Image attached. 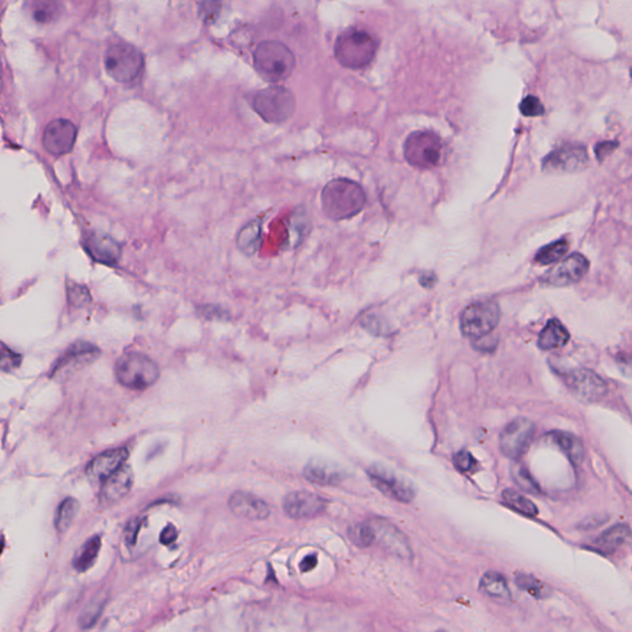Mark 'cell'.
<instances>
[{
	"label": "cell",
	"mask_w": 632,
	"mask_h": 632,
	"mask_svg": "<svg viewBox=\"0 0 632 632\" xmlns=\"http://www.w3.org/2000/svg\"><path fill=\"white\" fill-rule=\"evenodd\" d=\"M365 206V193L355 180H330L321 191V209L334 221L346 220L360 214Z\"/></svg>",
	"instance_id": "1"
},
{
	"label": "cell",
	"mask_w": 632,
	"mask_h": 632,
	"mask_svg": "<svg viewBox=\"0 0 632 632\" xmlns=\"http://www.w3.org/2000/svg\"><path fill=\"white\" fill-rule=\"evenodd\" d=\"M253 63L264 81L278 83L285 81L293 73L295 57L282 42L264 41L253 52Z\"/></svg>",
	"instance_id": "2"
},
{
	"label": "cell",
	"mask_w": 632,
	"mask_h": 632,
	"mask_svg": "<svg viewBox=\"0 0 632 632\" xmlns=\"http://www.w3.org/2000/svg\"><path fill=\"white\" fill-rule=\"evenodd\" d=\"M378 42L368 32L350 29L342 32L335 43V56L339 65L361 69L373 61Z\"/></svg>",
	"instance_id": "3"
},
{
	"label": "cell",
	"mask_w": 632,
	"mask_h": 632,
	"mask_svg": "<svg viewBox=\"0 0 632 632\" xmlns=\"http://www.w3.org/2000/svg\"><path fill=\"white\" fill-rule=\"evenodd\" d=\"M119 383L126 388L142 391L154 386L160 378V368L149 356L129 352L119 358L115 365Z\"/></svg>",
	"instance_id": "4"
},
{
	"label": "cell",
	"mask_w": 632,
	"mask_h": 632,
	"mask_svg": "<svg viewBox=\"0 0 632 632\" xmlns=\"http://www.w3.org/2000/svg\"><path fill=\"white\" fill-rule=\"evenodd\" d=\"M252 107L266 123H283L293 116L297 100L287 88L272 86L256 93Z\"/></svg>",
	"instance_id": "5"
},
{
	"label": "cell",
	"mask_w": 632,
	"mask_h": 632,
	"mask_svg": "<svg viewBox=\"0 0 632 632\" xmlns=\"http://www.w3.org/2000/svg\"><path fill=\"white\" fill-rule=\"evenodd\" d=\"M105 68L114 81L120 83L134 82L144 71V58L139 48L120 42L108 48L104 58Z\"/></svg>",
	"instance_id": "6"
},
{
	"label": "cell",
	"mask_w": 632,
	"mask_h": 632,
	"mask_svg": "<svg viewBox=\"0 0 632 632\" xmlns=\"http://www.w3.org/2000/svg\"><path fill=\"white\" fill-rule=\"evenodd\" d=\"M445 154L442 140L433 133H412L404 146V156L409 165L422 170H430L441 163Z\"/></svg>",
	"instance_id": "7"
},
{
	"label": "cell",
	"mask_w": 632,
	"mask_h": 632,
	"mask_svg": "<svg viewBox=\"0 0 632 632\" xmlns=\"http://www.w3.org/2000/svg\"><path fill=\"white\" fill-rule=\"evenodd\" d=\"M499 320L498 304L493 302L471 304L461 315V331L468 339H482L498 326Z\"/></svg>",
	"instance_id": "8"
},
{
	"label": "cell",
	"mask_w": 632,
	"mask_h": 632,
	"mask_svg": "<svg viewBox=\"0 0 632 632\" xmlns=\"http://www.w3.org/2000/svg\"><path fill=\"white\" fill-rule=\"evenodd\" d=\"M534 425L529 419L518 417L506 425L500 437V450L510 459H519L527 452L534 440Z\"/></svg>",
	"instance_id": "9"
},
{
	"label": "cell",
	"mask_w": 632,
	"mask_h": 632,
	"mask_svg": "<svg viewBox=\"0 0 632 632\" xmlns=\"http://www.w3.org/2000/svg\"><path fill=\"white\" fill-rule=\"evenodd\" d=\"M368 476L375 487L382 493L401 503H410L415 498V488L412 482L401 474L381 464H373L368 469Z\"/></svg>",
	"instance_id": "10"
},
{
	"label": "cell",
	"mask_w": 632,
	"mask_h": 632,
	"mask_svg": "<svg viewBox=\"0 0 632 632\" xmlns=\"http://www.w3.org/2000/svg\"><path fill=\"white\" fill-rule=\"evenodd\" d=\"M542 163V170L546 172L574 173L586 168L588 154L581 144H565L552 151Z\"/></svg>",
	"instance_id": "11"
},
{
	"label": "cell",
	"mask_w": 632,
	"mask_h": 632,
	"mask_svg": "<svg viewBox=\"0 0 632 632\" xmlns=\"http://www.w3.org/2000/svg\"><path fill=\"white\" fill-rule=\"evenodd\" d=\"M565 379L572 394L579 401L594 403L602 401L607 394V383L593 370H573L565 375Z\"/></svg>",
	"instance_id": "12"
},
{
	"label": "cell",
	"mask_w": 632,
	"mask_h": 632,
	"mask_svg": "<svg viewBox=\"0 0 632 632\" xmlns=\"http://www.w3.org/2000/svg\"><path fill=\"white\" fill-rule=\"evenodd\" d=\"M589 269V261L581 253H573L557 263L542 277V283L552 287H567L578 283Z\"/></svg>",
	"instance_id": "13"
},
{
	"label": "cell",
	"mask_w": 632,
	"mask_h": 632,
	"mask_svg": "<svg viewBox=\"0 0 632 632\" xmlns=\"http://www.w3.org/2000/svg\"><path fill=\"white\" fill-rule=\"evenodd\" d=\"M76 140V125L67 119H57L47 125L42 142L48 154L63 156L72 151Z\"/></svg>",
	"instance_id": "14"
},
{
	"label": "cell",
	"mask_w": 632,
	"mask_h": 632,
	"mask_svg": "<svg viewBox=\"0 0 632 632\" xmlns=\"http://www.w3.org/2000/svg\"><path fill=\"white\" fill-rule=\"evenodd\" d=\"M370 524L375 532V541H378L384 550L398 556L401 560L412 558V551L409 545V541L396 525L391 524L388 520L379 518L370 520Z\"/></svg>",
	"instance_id": "15"
},
{
	"label": "cell",
	"mask_w": 632,
	"mask_h": 632,
	"mask_svg": "<svg viewBox=\"0 0 632 632\" xmlns=\"http://www.w3.org/2000/svg\"><path fill=\"white\" fill-rule=\"evenodd\" d=\"M326 500L307 490L289 493L284 498V511L293 519H308L323 514L326 509Z\"/></svg>",
	"instance_id": "16"
},
{
	"label": "cell",
	"mask_w": 632,
	"mask_h": 632,
	"mask_svg": "<svg viewBox=\"0 0 632 632\" xmlns=\"http://www.w3.org/2000/svg\"><path fill=\"white\" fill-rule=\"evenodd\" d=\"M129 457V451L126 448H114L100 453L93 458L92 462L88 464L87 473L90 478L102 482L110 477L119 468L125 464Z\"/></svg>",
	"instance_id": "17"
},
{
	"label": "cell",
	"mask_w": 632,
	"mask_h": 632,
	"mask_svg": "<svg viewBox=\"0 0 632 632\" xmlns=\"http://www.w3.org/2000/svg\"><path fill=\"white\" fill-rule=\"evenodd\" d=\"M86 248L95 262L107 266L118 264L121 258V246L113 237L103 234H94L88 238Z\"/></svg>",
	"instance_id": "18"
},
{
	"label": "cell",
	"mask_w": 632,
	"mask_h": 632,
	"mask_svg": "<svg viewBox=\"0 0 632 632\" xmlns=\"http://www.w3.org/2000/svg\"><path fill=\"white\" fill-rule=\"evenodd\" d=\"M229 506L234 514L248 520H264L269 516V506L252 494L236 492L231 495Z\"/></svg>",
	"instance_id": "19"
},
{
	"label": "cell",
	"mask_w": 632,
	"mask_h": 632,
	"mask_svg": "<svg viewBox=\"0 0 632 632\" xmlns=\"http://www.w3.org/2000/svg\"><path fill=\"white\" fill-rule=\"evenodd\" d=\"M134 484V473L128 464H123L116 472L103 482L102 497L107 503H116L129 493Z\"/></svg>",
	"instance_id": "20"
},
{
	"label": "cell",
	"mask_w": 632,
	"mask_h": 632,
	"mask_svg": "<svg viewBox=\"0 0 632 632\" xmlns=\"http://www.w3.org/2000/svg\"><path fill=\"white\" fill-rule=\"evenodd\" d=\"M304 477L311 483L334 485L344 479V473L334 463L313 459L304 468Z\"/></svg>",
	"instance_id": "21"
},
{
	"label": "cell",
	"mask_w": 632,
	"mask_h": 632,
	"mask_svg": "<svg viewBox=\"0 0 632 632\" xmlns=\"http://www.w3.org/2000/svg\"><path fill=\"white\" fill-rule=\"evenodd\" d=\"M99 355H100V350L97 346L89 344V342H83V341L76 342L62 355L61 358H58L52 375L58 370L66 368L69 365H82V363L93 362Z\"/></svg>",
	"instance_id": "22"
},
{
	"label": "cell",
	"mask_w": 632,
	"mask_h": 632,
	"mask_svg": "<svg viewBox=\"0 0 632 632\" xmlns=\"http://www.w3.org/2000/svg\"><path fill=\"white\" fill-rule=\"evenodd\" d=\"M546 440L556 448H560L573 464H581L584 458V448L581 438L573 433L565 431H553L547 433Z\"/></svg>",
	"instance_id": "23"
},
{
	"label": "cell",
	"mask_w": 632,
	"mask_h": 632,
	"mask_svg": "<svg viewBox=\"0 0 632 632\" xmlns=\"http://www.w3.org/2000/svg\"><path fill=\"white\" fill-rule=\"evenodd\" d=\"M479 589L484 596H489L499 604L511 602V593L506 579L497 572H487L479 581Z\"/></svg>",
	"instance_id": "24"
},
{
	"label": "cell",
	"mask_w": 632,
	"mask_h": 632,
	"mask_svg": "<svg viewBox=\"0 0 632 632\" xmlns=\"http://www.w3.org/2000/svg\"><path fill=\"white\" fill-rule=\"evenodd\" d=\"M570 332L562 325L560 320L552 319L547 323L545 329L541 331L539 337V347L541 350H556L560 349L570 341Z\"/></svg>",
	"instance_id": "25"
},
{
	"label": "cell",
	"mask_w": 632,
	"mask_h": 632,
	"mask_svg": "<svg viewBox=\"0 0 632 632\" xmlns=\"http://www.w3.org/2000/svg\"><path fill=\"white\" fill-rule=\"evenodd\" d=\"M631 539L630 526L619 524L604 531L596 541V545L605 551H615L627 545Z\"/></svg>",
	"instance_id": "26"
},
{
	"label": "cell",
	"mask_w": 632,
	"mask_h": 632,
	"mask_svg": "<svg viewBox=\"0 0 632 632\" xmlns=\"http://www.w3.org/2000/svg\"><path fill=\"white\" fill-rule=\"evenodd\" d=\"M261 231H262L261 221L252 220L246 224L237 235L238 250L248 256L255 255L261 245Z\"/></svg>",
	"instance_id": "27"
},
{
	"label": "cell",
	"mask_w": 632,
	"mask_h": 632,
	"mask_svg": "<svg viewBox=\"0 0 632 632\" xmlns=\"http://www.w3.org/2000/svg\"><path fill=\"white\" fill-rule=\"evenodd\" d=\"M100 549H102L100 536H93L89 540L86 541L84 545L78 550L77 555L74 556L73 560L74 568L81 573L88 571L98 558Z\"/></svg>",
	"instance_id": "28"
},
{
	"label": "cell",
	"mask_w": 632,
	"mask_h": 632,
	"mask_svg": "<svg viewBox=\"0 0 632 632\" xmlns=\"http://www.w3.org/2000/svg\"><path fill=\"white\" fill-rule=\"evenodd\" d=\"M32 16L40 24H51L56 21L61 14V3L60 0H34Z\"/></svg>",
	"instance_id": "29"
},
{
	"label": "cell",
	"mask_w": 632,
	"mask_h": 632,
	"mask_svg": "<svg viewBox=\"0 0 632 632\" xmlns=\"http://www.w3.org/2000/svg\"><path fill=\"white\" fill-rule=\"evenodd\" d=\"M568 250H570V242L565 238L552 242L550 245L541 248L534 257V262L540 266H549L552 263H557L560 258L565 257Z\"/></svg>",
	"instance_id": "30"
},
{
	"label": "cell",
	"mask_w": 632,
	"mask_h": 632,
	"mask_svg": "<svg viewBox=\"0 0 632 632\" xmlns=\"http://www.w3.org/2000/svg\"><path fill=\"white\" fill-rule=\"evenodd\" d=\"M502 497H503L504 503L520 514L526 515V516H536L539 514V509L534 505V502H531L527 497L515 492L513 489L504 490Z\"/></svg>",
	"instance_id": "31"
},
{
	"label": "cell",
	"mask_w": 632,
	"mask_h": 632,
	"mask_svg": "<svg viewBox=\"0 0 632 632\" xmlns=\"http://www.w3.org/2000/svg\"><path fill=\"white\" fill-rule=\"evenodd\" d=\"M78 508H79V504L76 499L67 498L62 502L57 510L56 520H55L58 532L63 534L71 527L73 520L76 519Z\"/></svg>",
	"instance_id": "32"
},
{
	"label": "cell",
	"mask_w": 632,
	"mask_h": 632,
	"mask_svg": "<svg viewBox=\"0 0 632 632\" xmlns=\"http://www.w3.org/2000/svg\"><path fill=\"white\" fill-rule=\"evenodd\" d=\"M516 586L536 599H546L551 596V589L544 581L527 573H520L516 576Z\"/></svg>",
	"instance_id": "33"
},
{
	"label": "cell",
	"mask_w": 632,
	"mask_h": 632,
	"mask_svg": "<svg viewBox=\"0 0 632 632\" xmlns=\"http://www.w3.org/2000/svg\"><path fill=\"white\" fill-rule=\"evenodd\" d=\"M290 222L292 242H294L293 246H298L303 241V235H308L310 227L307 210H304V208H299V210L294 211Z\"/></svg>",
	"instance_id": "34"
},
{
	"label": "cell",
	"mask_w": 632,
	"mask_h": 632,
	"mask_svg": "<svg viewBox=\"0 0 632 632\" xmlns=\"http://www.w3.org/2000/svg\"><path fill=\"white\" fill-rule=\"evenodd\" d=\"M349 536L355 545L360 547H368L375 542V532L370 523L355 525L349 531Z\"/></svg>",
	"instance_id": "35"
},
{
	"label": "cell",
	"mask_w": 632,
	"mask_h": 632,
	"mask_svg": "<svg viewBox=\"0 0 632 632\" xmlns=\"http://www.w3.org/2000/svg\"><path fill=\"white\" fill-rule=\"evenodd\" d=\"M21 363V356L0 342V370L11 372Z\"/></svg>",
	"instance_id": "36"
},
{
	"label": "cell",
	"mask_w": 632,
	"mask_h": 632,
	"mask_svg": "<svg viewBox=\"0 0 632 632\" xmlns=\"http://www.w3.org/2000/svg\"><path fill=\"white\" fill-rule=\"evenodd\" d=\"M104 603L100 602V600H97V602L89 603V605L86 607V610L83 612L82 617L79 619V624H81V626L83 628H88V627H92L97 620H98V617H100V614H102V610H103Z\"/></svg>",
	"instance_id": "37"
},
{
	"label": "cell",
	"mask_w": 632,
	"mask_h": 632,
	"mask_svg": "<svg viewBox=\"0 0 632 632\" xmlns=\"http://www.w3.org/2000/svg\"><path fill=\"white\" fill-rule=\"evenodd\" d=\"M520 112L527 118H534V116H541L545 113V108L540 102V99L536 98L534 95H529L520 104Z\"/></svg>",
	"instance_id": "38"
},
{
	"label": "cell",
	"mask_w": 632,
	"mask_h": 632,
	"mask_svg": "<svg viewBox=\"0 0 632 632\" xmlns=\"http://www.w3.org/2000/svg\"><path fill=\"white\" fill-rule=\"evenodd\" d=\"M220 0H206L201 6V18L206 24H211L215 21L216 18L220 14Z\"/></svg>",
	"instance_id": "39"
},
{
	"label": "cell",
	"mask_w": 632,
	"mask_h": 632,
	"mask_svg": "<svg viewBox=\"0 0 632 632\" xmlns=\"http://www.w3.org/2000/svg\"><path fill=\"white\" fill-rule=\"evenodd\" d=\"M514 478L516 480V483L519 484L520 487L525 489V490H527V492H539L537 484L532 479V477L530 476V473L526 471V468H515Z\"/></svg>",
	"instance_id": "40"
},
{
	"label": "cell",
	"mask_w": 632,
	"mask_h": 632,
	"mask_svg": "<svg viewBox=\"0 0 632 632\" xmlns=\"http://www.w3.org/2000/svg\"><path fill=\"white\" fill-rule=\"evenodd\" d=\"M455 466L461 471V472H472L474 467H476V464H477V461H476V458L473 457L471 452H468V451H461V452H458L456 456H455Z\"/></svg>",
	"instance_id": "41"
},
{
	"label": "cell",
	"mask_w": 632,
	"mask_h": 632,
	"mask_svg": "<svg viewBox=\"0 0 632 632\" xmlns=\"http://www.w3.org/2000/svg\"><path fill=\"white\" fill-rule=\"evenodd\" d=\"M68 300L73 305L82 308L90 300V295L88 293L87 289L83 288L82 285H76L74 288L68 289Z\"/></svg>",
	"instance_id": "42"
},
{
	"label": "cell",
	"mask_w": 632,
	"mask_h": 632,
	"mask_svg": "<svg viewBox=\"0 0 632 632\" xmlns=\"http://www.w3.org/2000/svg\"><path fill=\"white\" fill-rule=\"evenodd\" d=\"M198 314L204 319H224L227 311H224L222 309L217 308L215 305H201V308H198Z\"/></svg>",
	"instance_id": "43"
},
{
	"label": "cell",
	"mask_w": 632,
	"mask_h": 632,
	"mask_svg": "<svg viewBox=\"0 0 632 632\" xmlns=\"http://www.w3.org/2000/svg\"><path fill=\"white\" fill-rule=\"evenodd\" d=\"M178 537V532L173 525H167L163 531L161 532L160 541L162 545L168 546L173 544Z\"/></svg>",
	"instance_id": "44"
},
{
	"label": "cell",
	"mask_w": 632,
	"mask_h": 632,
	"mask_svg": "<svg viewBox=\"0 0 632 632\" xmlns=\"http://www.w3.org/2000/svg\"><path fill=\"white\" fill-rule=\"evenodd\" d=\"M140 526H141V521H140V520L131 521L129 526H128L126 534H125V536H126V541L129 542V545H135L136 539H137V534H139Z\"/></svg>",
	"instance_id": "45"
},
{
	"label": "cell",
	"mask_w": 632,
	"mask_h": 632,
	"mask_svg": "<svg viewBox=\"0 0 632 632\" xmlns=\"http://www.w3.org/2000/svg\"><path fill=\"white\" fill-rule=\"evenodd\" d=\"M316 565H318V557H316V556H307V557L302 560V563H300V571L307 573V572H310L311 570H314V568L316 567Z\"/></svg>",
	"instance_id": "46"
},
{
	"label": "cell",
	"mask_w": 632,
	"mask_h": 632,
	"mask_svg": "<svg viewBox=\"0 0 632 632\" xmlns=\"http://www.w3.org/2000/svg\"><path fill=\"white\" fill-rule=\"evenodd\" d=\"M603 521H604L603 518H599V516H591V518H588L586 521L581 523V527H583V529H594V527H598L599 525L602 524Z\"/></svg>",
	"instance_id": "47"
},
{
	"label": "cell",
	"mask_w": 632,
	"mask_h": 632,
	"mask_svg": "<svg viewBox=\"0 0 632 632\" xmlns=\"http://www.w3.org/2000/svg\"><path fill=\"white\" fill-rule=\"evenodd\" d=\"M435 281H436V277L432 273H425L424 276L420 277V283H422V287H425V288L432 287Z\"/></svg>",
	"instance_id": "48"
},
{
	"label": "cell",
	"mask_w": 632,
	"mask_h": 632,
	"mask_svg": "<svg viewBox=\"0 0 632 632\" xmlns=\"http://www.w3.org/2000/svg\"><path fill=\"white\" fill-rule=\"evenodd\" d=\"M1 89H3V78H1V73H0V92H1Z\"/></svg>",
	"instance_id": "49"
}]
</instances>
